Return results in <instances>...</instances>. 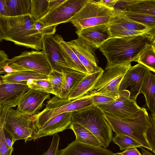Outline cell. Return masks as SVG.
I'll use <instances>...</instances> for the list:
<instances>
[{"label":"cell","instance_id":"37","mask_svg":"<svg viewBox=\"0 0 155 155\" xmlns=\"http://www.w3.org/2000/svg\"><path fill=\"white\" fill-rule=\"evenodd\" d=\"M13 148L10 147L5 139L3 126V115L1 112L0 117V155H11Z\"/></svg>","mask_w":155,"mask_h":155},{"label":"cell","instance_id":"3","mask_svg":"<svg viewBox=\"0 0 155 155\" xmlns=\"http://www.w3.org/2000/svg\"><path fill=\"white\" fill-rule=\"evenodd\" d=\"M104 116L116 134L127 135L139 143L141 147L152 151L145 134L147 128L150 125L146 108L141 107L136 112L124 117Z\"/></svg>","mask_w":155,"mask_h":155},{"label":"cell","instance_id":"7","mask_svg":"<svg viewBox=\"0 0 155 155\" xmlns=\"http://www.w3.org/2000/svg\"><path fill=\"white\" fill-rule=\"evenodd\" d=\"M93 105L90 96L72 100L54 96L47 101L42 111L32 116L38 130L47 121L56 115L77 111Z\"/></svg>","mask_w":155,"mask_h":155},{"label":"cell","instance_id":"36","mask_svg":"<svg viewBox=\"0 0 155 155\" xmlns=\"http://www.w3.org/2000/svg\"><path fill=\"white\" fill-rule=\"evenodd\" d=\"M149 119L150 124L146 131L145 134L147 141L150 146L152 151L155 153V113L149 114Z\"/></svg>","mask_w":155,"mask_h":155},{"label":"cell","instance_id":"31","mask_svg":"<svg viewBox=\"0 0 155 155\" xmlns=\"http://www.w3.org/2000/svg\"><path fill=\"white\" fill-rule=\"evenodd\" d=\"M30 14L36 21H39L49 12V0H31Z\"/></svg>","mask_w":155,"mask_h":155},{"label":"cell","instance_id":"1","mask_svg":"<svg viewBox=\"0 0 155 155\" xmlns=\"http://www.w3.org/2000/svg\"><path fill=\"white\" fill-rule=\"evenodd\" d=\"M155 33L110 38L98 48L107 60L105 70L132 61L137 62L141 51L155 42Z\"/></svg>","mask_w":155,"mask_h":155},{"label":"cell","instance_id":"40","mask_svg":"<svg viewBox=\"0 0 155 155\" xmlns=\"http://www.w3.org/2000/svg\"><path fill=\"white\" fill-rule=\"evenodd\" d=\"M59 140L60 137L58 134L53 135L49 147L43 155H57L58 150Z\"/></svg>","mask_w":155,"mask_h":155},{"label":"cell","instance_id":"22","mask_svg":"<svg viewBox=\"0 0 155 155\" xmlns=\"http://www.w3.org/2000/svg\"><path fill=\"white\" fill-rule=\"evenodd\" d=\"M64 78L60 98H68L71 91L87 74L70 68H62Z\"/></svg>","mask_w":155,"mask_h":155},{"label":"cell","instance_id":"52","mask_svg":"<svg viewBox=\"0 0 155 155\" xmlns=\"http://www.w3.org/2000/svg\"><path fill=\"white\" fill-rule=\"evenodd\" d=\"M2 109L1 108V107H0V115H1V111H2Z\"/></svg>","mask_w":155,"mask_h":155},{"label":"cell","instance_id":"28","mask_svg":"<svg viewBox=\"0 0 155 155\" xmlns=\"http://www.w3.org/2000/svg\"><path fill=\"white\" fill-rule=\"evenodd\" d=\"M155 72V42L148 45L140 53L137 61Z\"/></svg>","mask_w":155,"mask_h":155},{"label":"cell","instance_id":"18","mask_svg":"<svg viewBox=\"0 0 155 155\" xmlns=\"http://www.w3.org/2000/svg\"><path fill=\"white\" fill-rule=\"evenodd\" d=\"M73 112L63 113L49 119L38 130L36 139L53 135L69 128Z\"/></svg>","mask_w":155,"mask_h":155},{"label":"cell","instance_id":"41","mask_svg":"<svg viewBox=\"0 0 155 155\" xmlns=\"http://www.w3.org/2000/svg\"><path fill=\"white\" fill-rule=\"evenodd\" d=\"M133 1V0H117L114 8L124 11L127 6L130 4Z\"/></svg>","mask_w":155,"mask_h":155},{"label":"cell","instance_id":"24","mask_svg":"<svg viewBox=\"0 0 155 155\" xmlns=\"http://www.w3.org/2000/svg\"><path fill=\"white\" fill-rule=\"evenodd\" d=\"M57 35L62 54L66 61L71 68L86 74H89L87 70L76 55L67 44L66 41H64L60 35Z\"/></svg>","mask_w":155,"mask_h":155},{"label":"cell","instance_id":"34","mask_svg":"<svg viewBox=\"0 0 155 155\" xmlns=\"http://www.w3.org/2000/svg\"><path fill=\"white\" fill-rule=\"evenodd\" d=\"M112 141L118 145L122 150L133 147H139L141 145L131 137L124 135L116 134L113 137Z\"/></svg>","mask_w":155,"mask_h":155},{"label":"cell","instance_id":"53","mask_svg":"<svg viewBox=\"0 0 155 155\" xmlns=\"http://www.w3.org/2000/svg\"><path fill=\"white\" fill-rule=\"evenodd\" d=\"M1 82H2V80H1L0 79V84H1Z\"/></svg>","mask_w":155,"mask_h":155},{"label":"cell","instance_id":"17","mask_svg":"<svg viewBox=\"0 0 155 155\" xmlns=\"http://www.w3.org/2000/svg\"><path fill=\"white\" fill-rule=\"evenodd\" d=\"M76 32L78 37L95 49L110 38L109 23L88 27Z\"/></svg>","mask_w":155,"mask_h":155},{"label":"cell","instance_id":"32","mask_svg":"<svg viewBox=\"0 0 155 155\" xmlns=\"http://www.w3.org/2000/svg\"><path fill=\"white\" fill-rule=\"evenodd\" d=\"M121 13L129 19L148 28L155 29V16L137 13L130 11H121Z\"/></svg>","mask_w":155,"mask_h":155},{"label":"cell","instance_id":"5","mask_svg":"<svg viewBox=\"0 0 155 155\" xmlns=\"http://www.w3.org/2000/svg\"><path fill=\"white\" fill-rule=\"evenodd\" d=\"M121 11L107 7L98 1L86 0L80 10L70 20L76 32L97 25L110 23Z\"/></svg>","mask_w":155,"mask_h":155},{"label":"cell","instance_id":"12","mask_svg":"<svg viewBox=\"0 0 155 155\" xmlns=\"http://www.w3.org/2000/svg\"><path fill=\"white\" fill-rule=\"evenodd\" d=\"M67 44L76 55L85 68L89 74L103 70L97 64V60L93 48L80 37L69 41Z\"/></svg>","mask_w":155,"mask_h":155},{"label":"cell","instance_id":"49","mask_svg":"<svg viewBox=\"0 0 155 155\" xmlns=\"http://www.w3.org/2000/svg\"><path fill=\"white\" fill-rule=\"evenodd\" d=\"M139 147L141 149L142 155H155L154 153H152L149 150L146 149L144 147Z\"/></svg>","mask_w":155,"mask_h":155},{"label":"cell","instance_id":"45","mask_svg":"<svg viewBox=\"0 0 155 155\" xmlns=\"http://www.w3.org/2000/svg\"><path fill=\"white\" fill-rule=\"evenodd\" d=\"M4 132L5 139L7 143L10 147H13L12 146L14 143V142L13 141V138L12 135L4 127Z\"/></svg>","mask_w":155,"mask_h":155},{"label":"cell","instance_id":"21","mask_svg":"<svg viewBox=\"0 0 155 155\" xmlns=\"http://www.w3.org/2000/svg\"><path fill=\"white\" fill-rule=\"evenodd\" d=\"M142 93L146 101L145 105L151 113H155V75L150 71L145 75L137 94Z\"/></svg>","mask_w":155,"mask_h":155},{"label":"cell","instance_id":"26","mask_svg":"<svg viewBox=\"0 0 155 155\" xmlns=\"http://www.w3.org/2000/svg\"><path fill=\"white\" fill-rule=\"evenodd\" d=\"M155 16V0H134L124 11Z\"/></svg>","mask_w":155,"mask_h":155},{"label":"cell","instance_id":"10","mask_svg":"<svg viewBox=\"0 0 155 155\" xmlns=\"http://www.w3.org/2000/svg\"><path fill=\"white\" fill-rule=\"evenodd\" d=\"M96 106L104 115L120 117L129 116L141 108L137 104L136 100L130 98V92L127 90L119 91L118 97L114 101Z\"/></svg>","mask_w":155,"mask_h":155},{"label":"cell","instance_id":"47","mask_svg":"<svg viewBox=\"0 0 155 155\" xmlns=\"http://www.w3.org/2000/svg\"><path fill=\"white\" fill-rule=\"evenodd\" d=\"M117 0H101L98 1L100 3L109 7L113 8Z\"/></svg>","mask_w":155,"mask_h":155},{"label":"cell","instance_id":"9","mask_svg":"<svg viewBox=\"0 0 155 155\" xmlns=\"http://www.w3.org/2000/svg\"><path fill=\"white\" fill-rule=\"evenodd\" d=\"M6 62L17 71H31L48 75L52 71L42 50L25 51L20 55L9 59Z\"/></svg>","mask_w":155,"mask_h":155},{"label":"cell","instance_id":"13","mask_svg":"<svg viewBox=\"0 0 155 155\" xmlns=\"http://www.w3.org/2000/svg\"><path fill=\"white\" fill-rule=\"evenodd\" d=\"M42 45V51L52 70L62 72L63 68H71L62 54L57 35H44Z\"/></svg>","mask_w":155,"mask_h":155},{"label":"cell","instance_id":"6","mask_svg":"<svg viewBox=\"0 0 155 155\" xmlns=\"http://www.w3.org/2000/svg\"><path fill=\"white\" fill-rule=\"evenodd\" d=\"M4 127L12 135L13 141L35 140L38 129L32 116L22 114L12 108L2 109Z\"/></svg>","mask_w":155,"mask_h":155},{"label":"cell","instance_id":"25","mask_svg":"<svg viewBox=\"0 0 155 155\" xmlns=\"http://www.w3.org/2000/svg\"><path fill=\"white\" fill-rule=\"evenodd\" d=\"M69 128L73 131L76 136V140L78 142L95 147H102L94 135L81 124L78 123H72Z\"/></svg>","mask_w":155,"mask_h":155},{"label":"cell","instance_id":"16","mask_svg":"<svg viewBox=\"0 0 155 155\" xmlns=\"http://www.w3.org/2000/svg\"><path fill=\"white\" fill-rule=\"evenodd\" d=\"M50 97L48 93L29 88L20 99L17 110L25 114L33 115L42 108L44 102Z\"/></svg>","mask_w":155,"mask_h":155},{"label":"cell","instance_id":"43","mask_svg":"<svg viewBox=\"0 0 155 155\" xmlns=\"http://www.w3.org/2000/svg\"><path fill=\"white\" fill-rule=\"evenodd\" d=\"M17 71L12 68L6 62L0 65V78L2 74L10 73L11 72Z\"/></svg>","mask_w":155,"mask_h":155},{"label":"cell","instance_id":"46","mask_svg":"<svg viewBox=\"0 0 155 155\" xmlns=\"http://www.w3.org/2000/svg\"><path fill=\"white\" fill-rule=\"evenodd\" d=\"M120 153L123 155H142L137 147L129 148Z\"/></svg>","mask_w":155,"mask_h":155},{"label":"cell","instance_id":"42","mask_svg":"<svg viewBox=\"0 0 155 155\" xmlns=\"http://www.w3.org/2000/svg\"><path fill=\"white\" fill-rule=\"evenodd\" d=\"M0 14L3 16L9 17L8 6L6 0H0Z\"/></svg>","mask_w":155,"mask_h":155},{"label":"cell","instance_id":"51","mask_svg":"<svg viewBox=\"0 0 155 155\" xmlns=\"http://www.w3.org/2000/svg\"><path fill=\"white\" fill-rule=\"evenodd\" d=\"M112 155H123L121 154L120 152H118L116 153H113Z\"/></svg>","mask_w":155,"mask_h":155},{"label":"cell","instance_id":"39","mask_svg":"<svg viewBox=\"0 0 155 155\" xmlns=\"http://www.w3.org/2000/svg\"><path fill=\"white\" fill-rule=\"evenodd\" d=\"M117 98H114L98 94H94L90 95V98L93 104L95 106L111 102Z\"/></svg>","mask_w":155,"mask_h":155},{"label":"cell","instance_id":"48","mask_svg":"<svg viewBox=\"0 0 155 155\" xmlns=\"http://www.w3.org/2000/svg\"><path fill=\"white\" fill-rule=\"evenodd\" d=\"M9 59L8 56L5 52L0 50V65L7 62Z\"/></svg>","mask_w":155,"mask_h":155},{"label":"cell","instance_id":"29","mask_svg":"<svg viewBox=\"0 0 155 155\" xmlns=\"http://www.w3.org/2000/svg\"><path fill=\"white\" fill-rule=\"evenodd\" d=\"M109 25H110L127 29L136 30L152 29L146 26L136 22L129 19L122 14L121 12L120 14L114 17L109 23Z\"/></svg>","mask_w":155,"mask_h":155},{"label":"cell","instance_id":"50","mask_svg":"<svg viewBox=\"0 0 155 155\" xmlns=\"http://www.w3.org/2000/svg\"><path fill=\"white\" fill-rule=\"evenodd\" d=\"M2 35L0 30V43L3 40L2 39Z\"/></svg>","mask_w":155,"mask_h":155},{"label":"cell","instance_id":"23","mask_svg":"<svg viewBox=\"0 0 155 155\" xmlns=\"http://www.w3.org/2000/svg\"><path fill=\"white\" fill-rule=\"evenodd\" d=\"M48 77V75L28 70L17 71L0 76L4 83H17L30 79H47Z\"/></svg>","mask_w":155,"mask_h":155},{"label":"cell","instance_id":"27","mask_svg":"<svg viewBox=\"0 0 155 155\" xmlns=\"http://www.w3.org/2000/svg\"><path fill=\"white\" fill-rule=\"evenodd\" d=\"M9 17H16L30 14L31 0H6Z\"/></svg>","mask_w":155,"mask_h":155},{"label":"cell","instance_id":"14","mask_svg":"<svg viewBox=\"0 0 155 155\" xmlns=\"http://www.w3.org/2000/svg\"><path fill=\"white\" fill-rule=\"evenodd\" d=\"M29 88L26 81L17 83H4L2 81L0 84V107L3 109L16 106Z\"/></svg>","mask_w":155,"mask_h":155},{"label":"cell","instance_id":"20","mask_svg":"<svg viewBox=\"0 0 155 155\" xmlns=\"http://www.w3.org/2000/svg\"><path fill=\"white\" fill-rule=\"evenodd\" d=\"M104 72L103 70L86 75L71 91L68 99L72 100L90 96L91 90Z\"/></svg>","mask_w":155,"mask_h":155},{"label":"cell","instance_id":"8","mask_svg":"<svg viewBox=\"0 0 155 155\" xmlns=\"http://www.w3.org/2000/svg\"><path fill=\"white\" fill-rule=\"evenodd\" d=\"M131 66V62H127L104 70L103 74L92 88L89 95L98 94L117 98L121 81Z\"/></svg>","mask_w":155,"mask_h":155},{"label":"cell","instance_id":"38","mask_svg":"<svg viewBox=\"0 0 155 155\" xmlns=\"http://www.w3.org/2000/svg\"><path fill=\"white\" fill-rule=\"evenodd\" d=\"M57 25L45 26L39 21H36L35 26L36 30L43 36L54 35L56 31Z\"/></svg>","mask_w":155,"mask_h":155},{"label":"cell","instance_id":"15","mask_svg":"<svg viewBox=\"0 0 155 155\" xmlns=\"http://www.w3.org/2000/svg\"><path fill=\"white\" fill-rule=\"evenodd\" d=\"M150 71L140 63L131 66L127 71L120 83L119 91L130 87V98L136 100L138 93L146 74Z\"/></svg>","mask_w":155,"mask_h":155},{"label":"cell","instance_id":"35","mask_svg":"<svg viewBox=\"0 0 155 155\" xmlns=\"http://www.w3.org/2000/svg\"><path fill=\"white\" fill-rule=\"evenodd\" d=\"M26 84L30 88L55 95L51 84L48 79H30L26 81Z\"/></svg>","mask_w":155,"mask_h":155},{"label":"cell","instance_id":"11","mask_svg":"<svg viewBox=\"0 0 155 155\" xmlns=\"http://www.w3.org/2000/svg\"><path fill=\"white\" fill-rule=\"evenodd\" d=\"M86 0H66L54 9L50 11L39 20L45 26L57 25L70 22L82 8Z\"/></svg>","mask_w":155,"mask_h":155},{"label":"cell","instance_id":"19","mask_svg":"<svg viewBox=\"0 0 155 155\" xmlns=\"http://www.w3.org/2000/svg\"><path fill=\"white\" fill-rule=\"evenodd\" d=\"M110 150L79 142L76 140L65 148L58 150L57 155H112Z\"/></svg>","mask_w":155,"mask_h":155},{"label":"cell","instance_id":"44","mask_svg":"<svg viewBox=\"0 0 155 155\" xmlns=\"http://www.w3.org/2000/svg\"><path fill=\"white\" fill-rule=\"evenodd\" d=\"M66 1V0H49L48 8L49 11L59 6Z\"/></svg>","mask_w":155,"mask_h":155},{"label":"cell","instance_id":"30","mask_svg":"<svg viewBox=\"0 0 155 155\" xmlns=\"http://www.w3.org/2000/svg\"><path fill=\"white\" fill-rule=\"evenodd\" d=\"M109 30L110 38L128 37L155 33V29H147L143 30H136L127 29L110 25Z\"/></svg>","mask_w":155,"mask_h":155},{"label":"cell","instance_id":"2","mask_svg":"<svg viewBox=\"0 0 155 155\" xmlns=\"http://www.w3.org/2000/svg\"><path fill=\"white\" fill-rule=\"evenodd\" d=\"M35 21L30 14L16 17L0 14V30L3 39L37 51L42 50L44 36L36 29Z\"/></svg>","mask_w":155,"mask_h":155},{"label":"cell","instance_id":"33","mask_svg":"<svg viewBox=\"0 0 155 155\" xmlns=\"http://www.w3.org/2000/svg\"><path fill=\"white\" fill-rule=\"evenodd\" d=\"M64 75L62 72L52 70L48 75V80L50 82L55 96L60 97L64 80Z\"/></svg>","mask_w":155,"mask_h":155},{"label":"cell","instance_id":"4","mask_svg":"<svg viewBox=\"0 0 155 155\" xmlns=\"http://www.w3.org/2000/svg\"><path fill=\"white\" fill-rule=\"evenodd\" d=\"M78 123L90 131L97 139L101 146L107 148L113 138L112 130L101 110L92 105L73 112L71 123Z\"/></svg>","mask_w":155,"mask_h":155}]
</instances>
